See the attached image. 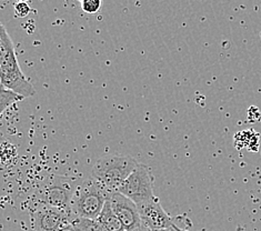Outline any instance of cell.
I'll use <instances>...</instances> for the list:
<instances>
[{"label":"cell","mask_w":261,"mask_h":231,"mask_svg":"<svg viewBox=\"0 0 261 231\" xmlns=\"http://www.w3.org/2000/svg\"><path fill=\"white\" fill-rule=\"evenodd\" d=\"M141 222L151 230L167 229L173 226L172 219L164 210L158 199L138 204Z\"/></svg>","instance_id":"obj_8"},{"label":"cell","mask_w":261,"mask_h":231,"mask_svg":"<svg viewBox=\"0 0 261 231\" xmlns=\"http://www.w3.org/2000/svg\"><path fill=\"white\" fill-rule=\"evenodd\" d=\"M70 223L76 231H105L101 224L95 219H87L72 215Z\"/></svg>","instance_id":"obj_10"},{"label":"cell","mask_w":261,"mask_h":231,"mask_svg":"<svg viewBox=\"0 0 261 231\" xmlns=\"http://www.w3.org/2000/svg\"><path fill=\"white\" fill-rule=\"evenodd\" d=\"M129 231H151V229H149L147 226H145L144 223H141L140 226L136 227V228H134V229H132V230H129Z\"/></svg>","instance_id":"obj_14"},{"label":"cell","mask_w":261,"mask_h":231,"mask_svg":"<svg viewBox=\"0 0 261 231\" xmlns=\"http://www.w3.org/2000/svg\"><path fill=\"white\" fill-rule=\"evenodd\" d=\"M97 220L101 224L105 231H127L121 220L115 214L113 208H111L109 199L106 202L101 214L99 215Z\"/></svg>","instance_id":"obj_9"},{"label":"cell","mask_w":261,"mask_h":231,"mask_svg":"<svg viewBox=\"0 0 261 231\" xmlns=\"http://www.w3.org/2000/svg\"><path fill=\"white\" fill-rule=\"evenodd\" d=\"M110 193L94 178L84 180L78 186L71 202V212L77 217L97 220Z\"/></svg>","instance_id":"obj_3"},{"label":"cell","mask_w":261,"mask_h":231,"mask_svg":"<svg viewBox=\"0 0 261 231\" xmlns=\"http://www.w3.org/2000/svg\"><path fill=\"white\" fill-rule=\"evenodd\" d=\"M108 199L110 201L111 208H113L115 214L121 220L127 231L138 227L142 223L138 206L132 199L123 196L122 193L118 191L111 192Z\"/></svg>","instance_id":"obj_7"},{"label":"cell","mask_w":261,"mask_h":231,"mask_svg":"<svg viewBox=\"0 0 261 231\" xmlns=\"http://www.w3.org/2000/svg\"><path fill=\"white\" fill-rule=\"evenodd\" d=\"M138 165L137 160L130 156L107 155L96 161L91 169V178H94L106 191L116 192Z\"/></svg>","instance_id":"obj_2"},{"label":"cell","mask_w":261,"mask_h":231,"mask_svg":"<svg viewBox=\"0 0 261 231\" xmlns=\"http://www.w3.org/2000/svg\"><path fill=\"white\" fill-rule=\"evenodd\" d=\"M74 179L54 176L39 192L42 204L71 212V202L79 185H74Z\"/></svg>","instance_id":"obj_4"},{"label":"cell","mask_w":261,"mask_h":231,"mask_svg":"<svg viewBox=\"0 0 261 231\" xmlns=\"http://www.w3.org/2000/svg\"><path fill=\"white\" fill-rule=\"evenodd\" d=\"M24 99L22 96L18 95L17 92L7 89L6 87H0V114H4L5 110L11 105L16 104L17 101H20Z\"/></svg>","instance_id":"obj_11"},{"label":"cell","mask_w":261,"mask_h":231,"mask_svg":"<svg viewBox=\"0 0 261 231\" xmlns=\"http://www.w3.org/2000/svg\"><path fill=\"white\" fill-rule=\"evenodd\" d=\"M118 192L132 199L137 206L157 199L153 193V183L150 172L147 166L141 164L130 174Z\"/></svg>","instance_id":"obj_5"},{"label":"cell","mask_w":261,"mask_h":231,"mask_svg":"<svg viewBox=\"0 0 261 231\" xmlns=\"http://www.w3.org/2000/svg\"><path fill=\"white\" fill-rule=\"evenodd\" d=\"M14 10H15V15L18 18H24L27 17L30 14V8L29 4L24 3V2H19V3H16L14 6Z\"/></svg>","instance_id":"obj_13"},{"label":"cell","mask_w":261,"mask_h":231,"mask_svg":"<svg viewBox=\"0 0 261 231\" xmlns=\"http://www.w3.org/2000/svg\"><path fill=\"white\" fill-rule=\"evenodd\" d=\"M151 231H177L175 228H173V226L172 227H170V228H167V229H160V230H151Z\"/></svg>","instance_id":"obj_16"},{"label":"cell","mask_w":261,"mask_h":231,"mask_svg":"<svg viewBox=\"0 0 261 231\" xmlns=\"http://www.w3.org/2000/svg\"><path fill=\"white\" fill-rule=\"evenodd\" d=\"M72 215L70 211L41 203L32 214L34 231H58L70 223Z\"/></svg>","instance_id":"obj_6"},{"label":"cell","mask_w":261,"mask_h":231,"mask_svg":"<svg viewBox=\"0 0 261 231\" xmlns=\"http://www.w3.org/2000/svg\"><path fill=\"white\" fill-rule=\"evenodd\" d=\"M58 231H76V229L73 228V226L71 223H68L66 226H64L61 229H59Z\"/></svg>","instance_id":"obj_15"},{"label":"cell","mask_w":261,"mask_h":231,"mask_svg":"<svg viewBox=\"0 0 261 231\" xmlns=\"http://www.w3.org/2000/svg\"><path fill=\"white\" fill-rule=\"evenodd\" d=\"M173 228H175L177 231H189V230H186V229H182V228H180V227L176 226L175 223H173Z\"/></svg>","instance_id":"obj_17"},{"label":"cell","mask_w":261,"mask_h":231,"mask_svg":"<svg viewBox=\"0 0 261 231\" xmlns=\"http://www.w3.org/2000/svg\"><path fill=\"white\" fill-rule=\"evenodd\" d=\"M80 6L87 14H97V12L100 11L102 3L100 0H83L80 3Z\"/></svg>","instance_id":"obj_12"},{"label":"cell","mask_w":261,"mask_h":231,"mask_svg":"<svg viewBox=\"0 0 261 231\" xmlns=\"http://www.w3.org/2000/svg\"><path fill=\"white\" fill-rule=\"evenodd\" d=\"M0 74L2 86L17 92L23 98L36 95L34 86L24 77L17 59L14 43L4 24L0 26Z\"/></svg>","instance_id":"obj_1"}]
</instances>
